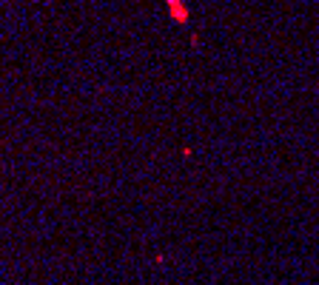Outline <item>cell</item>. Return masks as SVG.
Returning <instances> with one entry per match:
<instances>
[{"label": "cell", "mask_w": 319, "mask_h": 285, "mask_svg": "<svg viewBox=\"0 0 319 285\" xmlns=\"http://www.w3.org/2000/svg\"><path fill=\"white\" fill-rule=\"evenodd\" d=\"M166 3H169V12H171L174 23H188V6L183 0H166Z\"/></svg>", "instance_id": "cell-1"}]
</instances>
